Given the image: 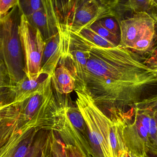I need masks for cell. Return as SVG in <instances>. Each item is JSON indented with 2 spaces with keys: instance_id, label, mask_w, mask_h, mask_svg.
<instances>
[{
  "instance_id": "obj_15",
  "label": "cell",
  "mask_w": 157,
  "mask_h": 157,
  "mask_svg": "<svg viewBox=\"0 0 157 157\" xmlns=\"http://www.w3.org/2000/svg\"><path fill=\"white\" fill-rule=\"evenodd\" d=\"M66 111L68 118L75 128L86 140L89 142L86 124L79 108L77 106H70L68 104Z\"/></svg>"
},
{
  "instance_id": "obj_16",
  "label": "cell",
  "mask_w": 157,
  "mask_h": 157,
  "mask_svg": "<svg viewBox=\"0 0 157 157\" xmlns=\"http://www.w3.org/2000/svg\"><path fill=\"white\" fill-rule=\"evenodd\" d=\"M83 0H56L61 22L66 26L72 14Z\"/></svg>"
},
{
  "instance_id": "obj_21",
  "label": "cell",
  "mask_w": 157,
  "mask_h": 157,
  "mask_svg": "<svg viewBox=\"0 0 157 157\" xmlns=\"http://www.w3.org/2000/svg\"><path fill=\"white\" fill-rule=\"evenodd\" d=\"M155 26L150 28L143 36L135 43L133 49L139 52H145L149 49L154 39Z\"/></svg>"
},
{
  "instance_id": "obj_24",
  "label": "cell",
  "mask_w": 157,
  "mask_h": 157,
  "mask_svg": "<svg viewBox=\"0 0 157 157\" xmlns=\"http://www.w3.org/2000/svg\"><path fill=\"white\" fill-rule=\"evenodd\" d=\"M112 17V16L107 17L98 20V21L112 33L118 35L120 26Z\"/></svg>"
},
{
  "instance_id": "obj_4",
  "label": "cell",
  "mask_w": 157,
  "mask_h": 157,
  "mask_svg": "<svg viewBox=\"0 0 157 157\" xmlns=\"http://www.w3.org/2000/svg\"><path fill=\"white\" fill-rule=\"evenodd\" d=\"M75 92L76 104L85 121L94 157H115L111 144V119L98 107L85 90Z\"/></svg>"
},
{
  "instance_id": "obj_32",
  "label": "cell",
  "mask_w": 157,
  "mask_h": 157,
  "mask_svg": "<svg viewBox=\"0 0 157 157\" xmlns=\"http://www.w3.org/2000/svg\"><path fill=\"white\" fill-rule=\"evenodd\" d=\"M157 4V0H151V5L155 6Z\"/></svg>"
},
{
  "instance_id": "obj_29",
  "label": "cell",
  "mask_w": 157,
  "mask_h": 157,
  "mask_svg": "<svg viewBox=\"0 0 157 157\" xmlns=\"http://www.w3.org/2000/svg\"><path fill=\"white\" fill-rule=\"evenodd\" d=\"M148 62L150 63L157 61V44L151 50L150 56L148 57Z\"/></svg>"
},
{
  "instance_id": "obj_20",
  "label": "cell",
  "mask_w": 157,
  "mask_h": 157,
  "mask_svg": "<svg viewBox=\"0 0 157 157\" xmlns=\"http://www.w3.org/2000/svg\"><path fill=\"white\" fill-rule=\"evenodd\" d=\"M51 150L54 157H68L66 147L57 133L51 131Z\"/></svg>"
},
{
  "instance_id": "obj_9",
  "label": "cell",
  "mask_w": 157,
  "mask_h": 157,
  "mask_svg": "<svg viewBox=\"0 0 157 157\" xmlns=\"http://www.w3.org/2000/svg\"><path fill=\"white\" fill-rule=\"evenodd\" d=\"M26 17L31 25L39 30L45 41L59 33L61 20L56 0H42L41 8Z\"/></svg>"
},
{
  "instance_id": "obj_25",
  "label": "cell",
  "mask_w": 157,
  "mask_h": 157,
  "mask_svg": "<svg viewBox=\"0 0 157 157\" xmlns=\"http://www.w3.org/2000/svg\"><path fill=\"white\" fill-rule=\"evenodd\" d=\"M17 3L18 0H0V17L7 13Z\"/></svg>"
},
{
  "instance_id": "obj_33",
  "label": "cell",
  "mask_w": 157,
  "mask_h": 157,
  "mask_svg": "<svg viewBox=\"0 0 157 157\" xmlns=\"http://www.w3.org/2000/svg\"><path fill=\"white\" fill-rule=\"evenodd\" d=\"M54 157L53 155L52 152L51 147V149L49 152V154H48V157Z\"/></svg>"
},
{
  "instance_id": "obj_30",
  "label": "cell",
  "mask_w": 157,
  "mask_h": 157,
  "mask_svg": "<svg viewBox=\"0 0 157 157\" xmlns=\"http://www.w3.org/2000/svg\"><path fill=\"white\" fill-rule=\"evenodd\" d=\"M150 64H151V66H150V67L153 68V69L155 70L157 76V61L152 63H150Z\"/></svg>"
},
{
  "instance_id": "obj_8",
  "label": "cell",
  "mask_w": 157,
  "mask_h": 157,
  "mask_svg": "<svg viewBox=\"0 0 157 157\" xmlns=\"http://www.w3.org/2000/svg\"><path fill=\"white\" fill-rule=\"evenodd\" d=\"M155 21L147 12L137 13L133 17L122 20L120 24V38L119 45L133 49L135 43L153 26Z\"/></svg>"
},
{
  "instance_id": "obj_12",
  "label": "cell",
  "mask_w": 157,
  "mask_h": 157,
  "mask_svg": "<svg viewBox=\"0 0 157 157\" xmlns=\"http://www.w3.org/2000/svg\"><path fill=\"white\" fill-rule=\"evenodd\" d=\"M45 42L41 75L52 76L61 57L62 46L60 34L57 33Z\"/></svg>"
},
{
  "instance_id": "obj_18",
  "label": "cell",
  "mask_w": 157,
  "mask_h": 157,
  "mask_svg": "<svg viewBox=\"0 0 157 157\" xmlns=\"http://www.w3.org/2000/svg\"><path fill=\"white\" fill-rule=\"evenodd\" d=\"M42 6V0H18L17 6L20 14L29 16L39 10Z\"/></svg>"
},
{
  "instance_id": "obj_14",
  "label": "cell",
  "mask_w": 157,
  "mask_h": 157,
  "mask_svg": "<svg viewBox=\"0 0 157 157\" xmlns=\"http://www.w3.org/2000/svg\"><path fill=\"white\" fill-rule=\"evenodd\" d=\"M51 131L41 130L38 132L35 144L25 157H47L51 146Z\"/></svg>"
},
{
  "instance_id": "obj_23",
  "label": "cell",
  "mask_w": 157,
  "mask_h": 157,
  "mask_svg": "<svg viewBox=\"0 0 157 157\" xmlns=\"http://www.w3.org/2000/svg\"><path fill=\"white\" fill-rule=\"evenodd\" d=\"M126 3L127 7L136 13L147 12L152 6L151 0H127Z\"/></svg>"
},
{
  "instance_id": "obj_19",
  "label": "cell",
  "mask_w": 157,
  "mask_h": 157,
  "mask_svg": "<svg viewBox=\"0 0 157 157\" xmlns=\"http://www.w3.org/2000/svg\"><path fill=\"white\" fill-rule=\"evenodd\" d=\"M39 132H34L26 139H24L19 144L12 157H26L34 145L37 138V134Z\"/></svg>"
},
{
  "instance_id": "obj_7",
  "label": "cell",
  "mask_w": 157,
  "mask_h": 157,
  "mask_svg": "<svg viewBox=\"0 0 157 157\" xmlns=\"http://www.w3.org/2000/svg\"><path fill=\"white\" fill-rule=\"evenodd\" d=\"M112 16L111 8L98 0H83L75 9L65 27L70 32L78 33L96 21Z\"/></svg>"
},
{
  "instance_id": "obj_5",
  "label": "cell",
  "mask_w": 157,
  "mask_h": 157,
  "mask_svg": "<svg viewBox=\"0 0 157 157\" xmlns=\"http://www.w3.org/2000/svg\"><path fill=\"white\" fill-rule=\"evenodd\" d=\"M62 55L60 64L71 72L76 80L77 91L86 90L87 64L89 56L90 44L88 40L79 34L70 32L63 26H59Z\"/></svg>"
},
{
  "instance_id": "obj_13",
  "label": "cell",
  "mask_w": 157,
  "mask_h": 157,
  "mask_svg": "<svg viewBox=\"0 0 157 157\" xmlns=\"http://www.w3.org/2000/svg\"><path fill=\"white\" fill-rule=\"evenodd\" d=\"M53 88L61 95L68 94L76 89V80L69 70L60 64L52 76Z\"/></svg>"
},
{
  "instance_id": "obj_10",
  "label": "cell",
  "mask_w": 157,
  "mask_h": 157,
  "mask_svg": "<svg viewBox=\"0 0 157 157\" xmlns=\"http://www.w3.org/2000/svg\"><path fill=\"white\" fill-rule=\"evenodd\" d=\"M128 122L124 132V140L127 151L136 157H143L153 148L151 137L135 114L132 123Z\"/></svg>"
},
{
  "instance_id": "obj_34",
  "label": "cell",
  "mask_w": 157,
  "mask_h": 157,
  "mask_svg": "<svg viewBox=\"0 0 157 157\" xmlns=\"http://www.w3.org/2000/svg\"><path fill=\"white\" fill-rule=\"evenodd\" d=\"M155 118H156V117H157V114H155Z\"/></svg>"
},
{
  "instance_id": "obj_26",
  "label": "cell",
  "mask_w": 157,
  "mask_h": 157,
  "mask_svg": "<svg viewBox=\"0 0 157 157\" xmlns=\"http://www.w3.org/2000/svg\"><path fill=\"white\" fill-rule=\"evenodd\" d=\"M65 147L68 157H88L84 150L76 146L68 144Z\"/></svg>"
},
{
  "instance_id": "obj_6",
  "label": "cell",
  "mask_w": 157,
  "mask_h": 157,
  "mask_svg": "<svg viewBox=\"0 0 157 157\" xmlns=\"http://www.w3.org/2000/svg\"><path fill=\"white\" fill-rule=\"evenodd\" d=\"M19 34L26 75L29 79H38L41 75V61L46 42L39 30L33 27L24 15L20 16Z\"/></svg>"
},
{
  "instance_id": "obj_2",
  "label": "cell",
  "mask_w": 157,
  "mask_h": 157,
  "mask_svg": "<svg viewBox=\"0 0 157 157\" xmlns=\"http://www.w3.org/2000/svg\"><path fill=\"white\" fill-rule=\"evenodd\" d=\"M48 76L38 88L23 100L0 108L1 146L12 150L35 132L53 131L68 104Z\"/></svg>"
},
{
  "instance_id": "obj_31",
  "label": "cell",
  "mask_w": 157,
  "mask_h": 157,
  "mask_svg": "<svg viewBox=\"0 0 157 157\" xmlns=\"http://www.w3.org/2000/svg\"><path fill=\"white\" fill-rule=\"evenodd\" d=\"M155 6H156L157 7V4ZM152 17L154 18V19H155V21H157V7L156 12L155 13H154V14L153 15V17Z\"/></svg>"
},
{
  "instance_id": "obj_22",
  "label": "cell",
  "mask_w": 157,
  "mask_h": 157,
  "mask_svg": "<svg viewBox=\"0 0 157 157\" xmlns=\"http://www.w3.org/2000/svg\"><path fill=\"white\" fill-rule=\"evenodd\" d=\"M89 27L104 38L113 42L116 45H119L118 44L119 40L118 35L112 33L103 27L98 21H96Z\"/></svg>"
},
{
  "instance_id": "obj_3",
  "label": "cell",
  "mask_w": 157,
  "mask_h": 157,
  "mask_svg": "<svg viewBox=\"0 0 157 157\" xmlns=\"http://www.w3.org/2000/svg\"><path fill=\"white\" fill-rule=\"evenodd\" d=\"M20 16L16 6L0 17V61L6 69L9 86L15 85L26 75L24 53L19 34Z\"/></svg>"
},
{
  "instance_id": "obj_11",
  "label": "cell",
  "mask_w": 157,
  "mask_h": 157,
  "mask_svg": "<svg viewBox=\"0 0 157 157\" xmlns=\"http://www.w3.org/2000/svg\"><path fill=\"white\" fill-rule=\"evenodd\" d=\"M48 76L41 75L38 79H29L26 75L14 86L1 90L0 108L25 99L38 88Z\"/></svg>"
},
{
  "instance_id": "obj_28",
  "label": "cell",
  "mask_w": 157,
  "mask_h": 157,
  "mask_svg": "<svg viewBox=\"0 0 157 157\" xmlns=\"http://www.w3.org/2000/svg\"><path fill=\"white\" fill-rule=\"evenodd\" d=\"M103 5L108 8H111L114 7L119 3L120 0H98Z\"/></svg>"
},
{
  "instance_id": "obj_17",
  "label": "cell",
  "mask_w": 157,
  "mask_h": 157,
  "mask_svg": "<svg viewBox=\"0 0 157 157\" xmlns=\"http://www.w3.org/2000/svg\"><path fill=\"white\" fill-rule=\"evenodd\" d=\"M78 33L94 44L102 48H114L118 46L99 35L90 27L84 28Z\"/></svg>"
},
{
  "instance_id": "obj_1",
  "label": "cell",
  "mask_w": 157,
  "mask_h": 157,
  "mask_svg": "<svg viewBox=\"0 0 157 157\" xmlns=\"http://www.w3.org/2000/svg\"><path fill=\"white\" fill-rule=\"evenodd\" d=\"M89 41L85 90L100 109L135 107L143 93L157 85L155 70L130 50L120 45L102 48Z\"/></svg>"
},
{
  "instance_id": "obj_27",
  "label": "cell",
  "mask_w": 157,
  "mask_h": 157,
  "mask_svg": "<svg viewBox=\"0 0 157 157\" xmlns=\"http://www.w3.org/2000/svg\"><path fill=\"white\" fill-rule=\"evenodd\" d=\"M147 102L153 110L157 112V95H154L146 99Z\"/></svg>"
},
{
  "instance_id": "obj_35",
  "label": "cell",
  "mask_w": 157,
  "mask_h": 157,
  "mask_svg": "<svg viewBox=\"0 0 157 157\" xmlns=\"http://www.w3.org/2000/svg\"><path fill=\"white\" fill-rule=\"evenodd\" d=\"M156 121H157V120H156Z\"/></svg>"
}]
</instances>
